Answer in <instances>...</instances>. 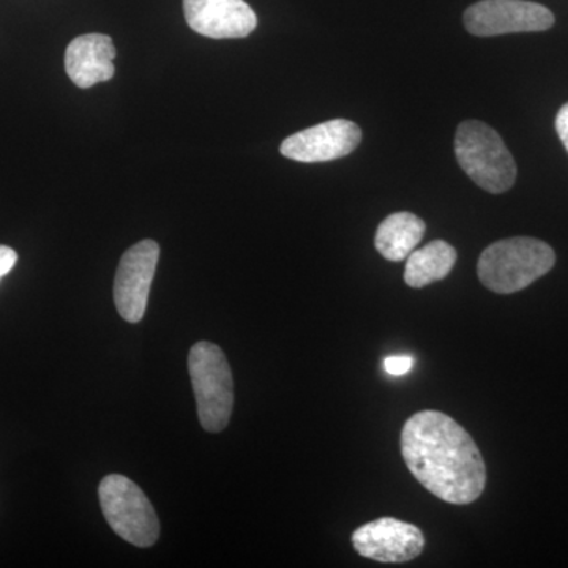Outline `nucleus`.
<instances>
[{
	"label": "nucleus",
	"instance_id": "f257e3e1",
	"mask_svg": "<svg viewBox=\"0 0 568 568\" xmlns=\"http://www.w3.org/2000/svg\"><path fill=\"white\" fill-rule=\"evenodd\" d=\"M402 455L418 484L444 503L467 506L484 495L487 466L480 448L447 414L422 410L407 418Z\"/></svg>",
	"mask_w": 568,
	"mask_h": 568
},
{
	"label": "nucleus",
	"instance_id": "f03ea898",
	"mask_svg": "<svg viewBox=\"0 0 568 568\" xmlns=\"http://www.w3.org/2000/svg\"><path fill=\"white\" fill-rule=\"evenodd\" d=\"M556 264V253L534 237H511L495 242L478 260L477 274L487 290L514 294L526 290Z\"/></svg>",
	"mask_w": 568,
	"mask_h": 568
},
{
	"label": "nucleus",
	"instance_id": "7ed1b4c3",
	"mask_svg": "<svg viewBox=\"0 0 568 568\" xmlns=\"http://www.w3.org/2000/svg\"><path fill=\"white\" fill-rule=\"evenodd\" d=\"M459 166L485 192L506 193L517 181V163L496 130L480 121L459 123L455 134Z\"/></svg>",
	"mask_w": 568,
	"mask_h": 568
},
{
	"label": "nucleus",
	"instance_id": "20e7f679",
	"mask_svg": "<svg viewBox=\"0 0 568 568\" xmlns=\"http://www.w3.org/2000/svg\"><path fill=\"white\" fill-rule=\"evenodd\" d=\"M189 372L200 424L205 432H223L234 409V381L226 355L213 343H196L190 349Z\"/></svg>",
	"mask_w": 568,
	"mask_h": 568
},
{
	"label": "nucleus",
	"instance_id": "39448f33",
	"mask_svg": "<svg viewBox=\"0 0 568 568\" xmlns=\"http://www.w3.org/2000/svg\"><path fill=\"white\" fill-rule=\"evenodd\" d=\"M100 506L110 528L138 548H149L160 537L155 508L133 480L111 474L99 487Z\"/></svg>",
	"mask_w": 568,
	"mask_h": 568
},
{
	"label": "nucleus",
	"instance_id": "423d86ee",
	"mask_svg": "<svg viewBox=\"0 0 568 568\" xmlns=\"http://www.w3.org/2000/svg\"><path fill=\"white\" fill-rule=\"evenodd\" d=\"M463 21L473 36L496 37L548 31L555 24V14L528 0H481L465 11Z\"/></svg>",
	"mask_w": 568,
	"mask_h": 568
},
{
	"label": "nucleus",
	"instance_id": "0eeeda50",
	"mask_svg": "<svg viewBox=\"0 0 568 568\" xmlns=\"http://www.w3.org/2000/svg\"><path fill=\"white\" fill-rule=\"evenodd\" d=\"M160 260L155 241H141L123 253L114 282V302L126 323H141L148 310L153 275Z\"/></svg>",
	"mask_w": 568,
	"mask_h": 568
},
{
	"label": "nucleus",
	"instance_id": "6e6552de",
	"mask_svg": "<svg viewBox=\"0 0 568 568\" xmlns=\"http://www.w3.org/2000/svg\"><path fill=\"white\" fill-rule=\"evenodd\" d=\"M351 541L362 558L383 564L410 562L425 549L420 528L390 517L377 518L355 529Z\"/></svg>",
	"mask_w": 568,
	"mask_h": 568
},
{
	"label": "nucleus",
	"instance_id": "1a4fd4ad",
	"mask_svg": "<svg viewBox=\"0 0 568 568\" xmlns=\"http://www.w3.org/2000/svg\"><path fill=\"white\" fill-rule=\"evenodd\" d=\"M361 141L362 130L357 123L334 119L286 138L280 152L301 163L332 162L353 153Z\"/></svg>",
	"mask_w": 568,
	"mask_h": 568
},
{
	"label": "nucleus",
	"instance_id": "9d476101",
	"mask_svg": "<svg viewBox=\"0 0 568 568\" xmlns=\"http://www.w3.org/2000/svg\"><path fill=\"white\" fill-rule=\"evenodd\" d=\"M183 11L194 32L213 40L245 39L257 26L244 0H183Z\"/></svg>",
	"mask_w": 568,
	"mask_h": 568
},
{
	"label": "nucleus",
	"instance_id": "9b49d317",
	"mask_svg": "<svg viewBox=\"0 0 568 568\" xmlns=\"http://www.w3.org/2000/svg\"><path fill=\"white\" fill-rule=\"evenodd\" d=\"M114 59L115 48L111 37L88 33L71 41L67 48V74L78 88L89 89L114 78Z\"/></svg>",
	"mask_w": 568,
	"mask_h": 568
},
{
	"label": "nucleus",
	"instance_id": "f8f14e48",
	"mask_svg": "<svg viewBox=\"0 0 568 568\" xmlns=\"http://www.w3.org/2000/svg\"><path fill=\"white\" fill-rule=\"evenodd\" d=\"M426 224L424 220L410 212H396L388 215L377 226L375 246L377 253L387 261L407 260L424 239Z\"/></svg>",
	"mask_w": 568,
	"mask_h": 568
},
{
	"label": "nucleus",
	"instance_id": "ddd939ff",
	"mask_svg": "<svg viewBox=\"0 0 568 568\" xmlns=\"http://www.w3.org/2000/svg\"><path fill=\"white\" fill-rule=\"evenodd\" d=\"M457 264V250L446 241H433L407 256L405 282L414 290L440 282Z\"/></svg>",
	"mask_w": 568,
	"mask_h": 568
},
{
	"label": "nucleus",
	"instance_id": "4468645a",
	"mask_svg": "<svg viewBox=\"0 0 568 568\" xmlns=\"http://www.w3.org/2000/svg\"><path fill=\"white\" fill-rule=\"evenodd\" d=\"M414 361L407 355H394L384 361V369L392 376H403L413 369Z\"/></svg>",
	"mask_w": 568,
	"mask_h": 568
},
{
	"label": "nucleus",
	"instance_id": "2eb2a0df",
	"mask_svg": "<svg viewBox=\"0 0 568 568\" xmlns=\"http://www.w3.org/2000/svg\"><path fill=\"white\" fill-rule=\"evenodd\" d=\"M18 254L10 246L0 245V280L2 276L9 275L11 268L17 264Z\"/></svg>",
	"mask_w": 568,
	"mask_h": 568
},
{
	"label": "nucleus",
	"instance_id": "dca6fc26",
	"mask_svg": "<svg viewBox=\"0 0 568 568\" xmlns=\"http://www.w3.org/2000/svg\"><path fill=\"white\" fill-rule=\"evenodd\" d=\"M556 132H558L564 148H566L568 152V103L564 104L558 112V118H556Z\"/></svg>",
	"mask_w": 568,
	"mask_h": 568
}]
</instances>
